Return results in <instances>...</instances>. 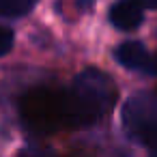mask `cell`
<instances>
[{
  "label": "cell",
  "mask_w": 157,
  "mask_h": 157,
  "mask_svg": "<svg viewBox=\"0 0 157 157\" xmlns=\"http://www.w3.org/2000/svg\"><path fill=\"white\" fill-rule=\"evenodd\" d=\"M37 0H0V15L5 17H22L30 13Z\"/></svg>",
  "instance_id": "cell-5"
},
{
  "label": "cell",
  "mask_w": 157,
  "mask_h": 157,
  "mask_svg": "<svg viewBox=\"0 0 157 157\" xmlns=\"http://www.w3.org/2000/svg\"><path fill=\"white\" fill-rule=\"evenodd\" d=\"M136 2L144 9H157V0H136Z\"/></svg>",
  "instance_id": "cell-7"
},
{
  "label": "cell",
  "mask_w": 157,
  "mask_h": 157,
  "mask_svg": "<svg viewBox=\"0 0 157 157\" xmlns=\"http://www.w3.org/2000/svg\"><path fill=\"white\" fill-rule=\"evenodd\" d=\"M125 133L157 155V90L136 93L123 105Z\"/></svg>",
  "instance_id": "cell-2"
},
{
  "label": "cell",
  "mask_w": 157,
  "mask_h": 157,
  "mask_svg": "<svg viewBox=\"0 0 157 157\" xmlns=\"http://www.w3.org/2000/svg\"><path fill=\"white\" fill-rule=\"evenodd\" d=\"M114 58L125 69L148 73V75H157V56L148 54V50L140 41H125V43H121L114 50Z\"/></svg>",
  "instance_id": "cell-3"
},
{
  "label": "cell",
  "mask_w": 157,
  "mask_h": 157,
  "mask_svg": "<svg viewBox=\"0 0 157 157\" xmlns=\"http://www.w3.org/2000/svg\"><path fill=\"white\" fill-rule=\"evenodd\" d=\"M108 20L118 30H133L142 24V7L136 0H116L108 11Z\"/></svg>",
  "instance_id": "cell-4"
},
{
  "label": "cell",
  "mask_w": 157,
  "mask_h": 157,
  "mask_svg": "<svg viewBox=\"0 0 157 157\" xmlns=\"http://www.w3.org/2000/svg\"><path fill=\"white\" fill-rule=\"evenodd\" d=\"M13 41H15L13 30H11V28H7V26H0V58L7 56V54L11 52Z\"/></svg>",
  "instance_id": "cell-6"
},
{
  "label": "cell",
  "mask_w": 157,
  "mask_h": 157,
  "mask_svg": "<svg viewBox=\"0 0 157 157\" xmlns=\"http://www.w3.org/2000/svg\"><path fill=\"white\" fill-rule=\"evenodd\" d=\"M116 101V86L99 69H84L65 88H33L20 99V116L33 133L84 129L99 123Z\"/></svg>",
  "instance_id": "cell-1"
}]
</instances>
